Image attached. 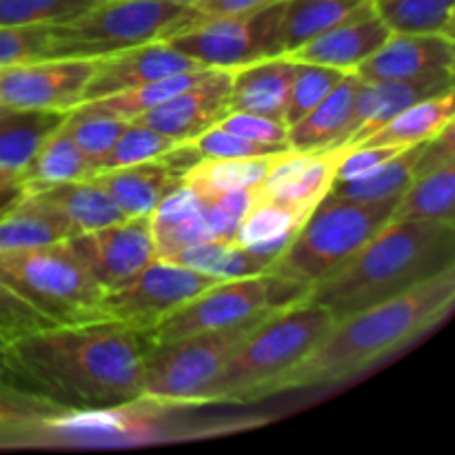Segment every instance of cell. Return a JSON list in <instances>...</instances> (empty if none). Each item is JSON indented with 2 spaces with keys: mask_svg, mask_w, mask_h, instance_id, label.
I'll list each match as a JSON object with an SVG mask.
<instances>
[{
  "mask_svg": "<svg viewBox=\"0 0 455 455\" xmlns=\"http://www.w3.org/2000/svg\"><path fill=\"white\" fill-rule=\"evenodd\" d=\"M345 149L284 151L278 154L265 180L253 189V200H267L305 220L329 194Z\"/></svg>",
  "mask_w": 455,
  "mask_h": 455,
  "instance_id": "14",
  "label": "cell"
},
{
  "mask_svg": "<svg viewBox=\"0 0 455 455\" xmlns=\"http://www.w3.org/2000/svg\"><path fill=\"white\" fill-rule=\"evenodd\" d=\"M176 145V140L156 132V129L145 127L140 123H129L123 136L114 142V147L107 151L105 158L96 164V172H107V169H120L129 167V164L156 160L167 154V151H172Z\"/></svg>",
  "mask_w": 455,
  "mask_h": 455,
  "instance_id": "37",
  "label": "cell"
},
{
  "mask_svg": "<svg viewBox=\"0 0 455 455\" xmlns=\"http://www.w3.org/2000/svg\"><path fill=\"white\" fill-rule=\"evenodd\" d=\"M453 74H435L411 80H363L338 149L360 145L364 138L378 132L407 107L453 92Z\"/></svg>",
  "mask_w": 455,
  "mask_h": 455,
  "instance_id": "16",
  "label": "cell"
},
{
  "mask_svg": "<svg viewBox=\"0 0 455 455\" xmlns=\"http://www.w3.org/2000/svg\"><path fill=\"white\" fill-rule=\"evenodd\" d=\"M22 194L38 187L56 185L67 180H84L93 176V163L83 149L76 145L69 129L62 123L60 129L43 142L31 163L20 172Z\"/></svg>",
  "mask_w": 455,
  "mask_h": 455,
  "instance_id": "28",
  "label": "cell"
},
{
  "mask_svg": "<svg viewBox=\"0 0 455 455\" xmlns=\"http://www.w3.org/2000/svg\"><path fill=\"white\" fill-rule=\"evenodd\" d=\"M253 203V189L227 191V194L200 198V213L207 225L212 240L235 243L240 222L247 216Z\"/></svg>",
  "mask_w": 455,
  "mask_h": 455,
  "instance_id": "42",
  "label": "cell"
},
{
  "mask_svg": "<svg viewBox=\"0 0 455 455\" xmlns=\"http://www.w3.org/2000/svg\"><path fill=\"white\" fill-rule=\"evenodd\" d=\"M65 124L69 129L71 138L76 140V145L93 163V173H96V164L105 158V154L114 147V142L123 136L129 123L127 120L111 118V116L83 114V111L71 109L67 114Z\"/></svg>",
  "mask_w": 455,
  "mask_h": 455,
  "instance_id": "40",
  "label": "cell"
},
{
  "mask_svg": "<svg viewBox=\"0 0 455 455\" xmlns=\"http://www.w3.org/2000/svg\"><path fill=\"white\" fill-rule=\"evenodd\" d=\"M76 234L78 231L56 207L34 196H22L0 213V251L65 243Z\"/></svg>",
  "mask_w": 455,
  "mask_h": 455,
  "instance_id": "23",
  "label": "cell"
},
{
  "mask_svg": "<svg viewBox=\"0 0 455 455\" xmlns=\"http://www.w3.org/2000/svg\"><path fill=\"white\" fill-rule=\"evenodd\" d=\"M278 3V0H200L196 4L198 18H216V16H240V13H251L262 7Z\"/></svg>",
  "mask_w": 455,
  "mask_h": 455,
  "instance_id": "47",
  "label": "cell"
},
{
  "mask_svg": "<svg viewBox=\"0 0 455 455\" xmlns=\"http://www.w3.org/2000/svg\"><path fill=\"white\" fill-rule=\"evenodd\" d=\"M347 71L333 69L324 65H311V62L296 60V74H293L291 89H289L287 109H284V124H293L309 114L318 102L327 98V93L340 83Z\"/></svg>",
  "mask_w": 455,
  "mask_h": 455,
  "instance_id": "38",
  "label": "cell"
},
{
  "mask_svg": "<svg viewBox=\"0 0 455 455\" xmlns=\"http://www.w3.org/2000/svg\"><path fill=\"white\" fill-rule=\"evenodd\" d=\"M373 7L391 31L453 38L455 0H373Z\"/></svg>",
  "mask_w": 455,
  "mask_h": 455,
  "instance_id": "36",
  "label": "cell"
},
{
  "mask_svg": "<svg viewBox=\"0 0 455 455\" xmlns=\"http://www.w3.org/2000/svg\"><path fill=\"white\" fill-rule=\"evenodd\" d=\"M0 274L56 327L109 320L105 291L67 243L0 251Z\"/></svg>",
  "mask_w": 455,
  "mask_h": 455,
  "instance_id": "6",
  "label": "cell"
},
{
  "mask_svg": "<svg viewBox=\"0 0 455 455\" xmlns=\"http://www.w3.org/2000/svg\"><path fill=\"white\" fill-rule=\"evenodd\" d=\"M391 220L455 225V160L413 176L398 198Z\"/></svg>",
  "mask_w": 455,
  "mask_h": 455,
  "instance_id": "27",
  "label": "cell"
},
{
  "mask_svg": "<svg viewBox=\"0 0 455 455\" xmlns=\"http://www.w3.org/2000/svg\"><path fill=\"white\" fill-rule=\"evenodd\" d=\"M3 378H4V354L3 349H0V382H3Z\"/></svg>",
  "mask_w": 455,
  "mask_h": 455,
  "instance_id": "50",
  "label": "cell"
},
{
  "mask_svg": "<svg viewBox=\"0 0 455 455\" xmlns=\"http://www.w3.org/2000/svg\"><path fill=\"white\" fill-rule=\"evenodd\" d=\"M93 4L96 0H0V27L60 25Z\"/></svg>",
  "mask_w": 455,
  "mask_h": 455,
  "instance_id": "39",
  "label": "cell"
},
{
  "mask_svg": "<svg viewBox=\"0 0 455 455\" xmlns=\"http://www.w3.org/2000/svg\"><path fill=\"white\" fill-rule=\"evenodd\" d=\"M449 269H455V225L389 220L340 269L311 287L309 302L342 320Z\"/></svg>",
  "mask_w": 455,
  "mask_h": 455,
  "instance_id": "3",
  "label": "cell"
},
{
  "mask_svg": "<svg viewBox=\"0 0 455 455\" xmlns=\"http://www.w3.org/2000/svg\"><path fill=\"white\" fill-rule=\"evenodd\" d=\"M302 218L267 200H253L247 216L240 222L235 243L274 265L296 235Z\"/></svg>",
  "mask_w": 455,
  "mask_h": 455,
  "instance_id": "32",
  "label": "cell"
},
{
  "mask_svg": "<svg viewBox=\"0 0 455 455\" xmlns=\"http://www.w3.org/2000/svg\"><path fill=\"white\" fill-rule=\"evenodd\" d=\"M218 283L213 275L156 258L136 278L105 293V314L133 331L149 333L185 302Z\"/></svg>",
  "mask_w": 455,
  "mask_h": 455,
  "instance_id": "10",
  "label": "cell"
},
{
  "mask_svg": "<svg viewBox=\"0 0 455 455\" xmlns=\"http://www.w3.org/2000/svg\"><path fill=\"white\" fill-rule=\"evenodd\" d=\"M69 111L4 109L0 114V167L22 172Z\"/></svg>",
  "mask_w": 455,
  "mask_h": 455,
  "instance_id": "26",
  "label": "cell"
},
{
  "mask_svg": "<svg viewBox=\"0 0 455 455\" xmlns=\"http://www.w3.org/2000/svg\"><path fill=\"white\" fill-rule=\"evenodd\" d=\"M455 269L382 305L336 320L305 360L271 382L262 398L345 382L438 327L453 309Z\"/></svg>",
  "mask_w": 455,
  "mask_h": 455,
  "instance_id": "2",
  "label": "cell"
},
{
  "mask_svg": "<svg viewBox=\"0 0 455 455\" xmlns=\"http://www.w3.org/2000/svg\"><path fill=\"white\" fill-rule=\"evenodd\" d=\"M53 25L0 27V69L25 62L47 60Z\"/></svg>",
  "mask_w": 455,
  "mask_h": 455,
  "instance_id": "43",
  "label": "cell"
},
{
  "mask_svg": "<svg viewBox=\"0 0 455 455\" xmlns=\"http://www.w3.org/2000/svg\"><path fill=\"white\" fill-rule=\"evenodd\" d=\"M218 127L225 132L243 136L247 140L262 142V145H287V124L283 120L267 118V116L249 114V111H229L225 118L218 123Z\"/></svg>",
  "mask_w": 455,
  "mask_h": 455,
  "instance_id": "45",
  "label": "cell"
},
{
  "mask_svg": "<svg viewBox=\"0 0 455 455\" xmlns=\"http://www.w3.org/2000/svg\"><path fill=\"white\" fill-rule=\"evenodd\" d=\"M229 92L231 71L209 69L198 83L182 89L163 105L133 118L132 123L145 124L169 136L178 145H185L207 129L216 127L229 114Z\"/></svg>",
  "mask_w": 455,
  "mask_h": 455,
  "instance_id": "15",
  "label": "cell"
},
{
  "mask_svg": "<svg viewBox=\"0 0 455 455\" xmlns=\"http://www.w3.org/2000/svg\"><path fill=\"white\" fill-rule=\"evenodd\" d=\"M395 204L398 198L358 203L327 194L269 271L314 287L340 269L391 220Z\"/></svg>",
  "mask_w": 455,
  "mask_h": 455,
  "instance_id": "5",
  "label": "cell"
},
{
  "mask_svg": "<svg viewBox=\"0 0 455 455\" xmlns=\"http://www.w3.org/2000/svg\"><path fill=\"white\" fill-rule=\"evenodd\" d=\"M198 20L194 7L169 0H105L71 20L53 25L49 58L111 56L138 44L164 40Z\"/></svg>",
  "mask_w": 455,
  "mask_h": 455,
  "instance_id": "7",
  "label": "cell"
},
{
  "mask_svg": "<svg viewBox=\"0 0 455 455\" xmlns=\"http://www.w3.org/2000/svg\"><path fill=\"white\" fill-rule=\"evenodd\" d=\"M22 198V176L20 172L0 167V213Z\"/></svg>",
  "mask_w": 455,
  "mask_h": 455,
  "instance_id": "48",
  "label": "cell"
},
{
  "mask_svg": "<svg viewBox=\"0 0 455 455\" xmlns=\"http://www.w3.org/2000/svg\"><path fill=\"white\" fill-rule=\"evenodd\" d=\"M280 16L283 0L240 16L198 18L185 29L167 36L164 43L209 69L231 71L265 58L283 56L278 38Z\"/></svg>",
  "mask_w": 455,
  "mask_h": 455,
  "instance_id": "9",
  "label": "cell"
},
{
  "mask_svg": "<svg viewBox=\"0 0 455 455\" xmlns=\"http://www.w3.org/2000/svg\"><path fill=\"white\" fill-rule=\"evenodd\" d=\"M92 180L107 191L124 218L151 216L156 207L182 185V178L172 172L163 156L129 167L96 172Z\"/></svg>",
  "mask_w": 455,
  "mask_h": 455,
  "instance_id": "20",
  "label": "cell"
},
{
  "mask_svg": "<svg viewBox=\"0 0 455 455\" xmlns=\"http://www.w3.org/2000/svg\"><path fill=\"white\" fill-rule=\"evenodd\" d=\"M169 3L182 4V7H196V4H198L200 0H169Z\"/></svg>",
  "mask_w": 455,
  "mask_h": 455,
  "instance_id": "49",
  "label": "cell"
},
{
  "mask_svg": "<svg viewBox=\"0 0 455 455\" xmlns=\"http://www.w3.org/2000/svg\"><path fill=\"white\" fill-rule=\"evenodd\" d=\"M389 34L391 29L376 13L373 0H364L349 18L298 47L289 58L340 71H355L389 38Z\"/></svg>",
  "mask_w": 455,
  "mask_h": 455,
  "instance_id": "19",
  "label": "cell"
},
{
  "mask_svg": "<svg viewBox=\"0 0 455 455\" xmlns=\"http://www.w3.org/2000/svg\"><path fill=\"white\" fill-rule=\"evenodd\" d=\"M4 109H7V107H4V105H3V102H0V114H3V111H4Z\"/></svg>",
  "mask_w": 455,
  "mask_h": 455,
  "instance_id": "51",
  "label": "cell"
},
{
  "mask_svg": "<svg viewBox=\"0 0 455 455\" xmlns=\"http://www.w3.org/2000/svg\"><path fill=\"white\" fill-rule=\"evenodd\" d=\"M209 71V67L196 71H185V74L169 76V78L156 80V83L140 84V87L127 89V92L111 93V96L98 98V100L80 102L74 111H83V114H96V116H111V118L127 120L132 123L138 116L147 114L154 107L163 105L164 100H169L172 96L180 93L182 89L191 87L194 83H198L204 74Z\"/></svg>",
  "mask_w": 455,
  "mask_h": 455,
  "instance_id": "33",
  "label": "cell"
},
{
  "mask_svg": "<svg viewBox=\"0 0 455 455\" xmlns=\"http://www.w3.org/2000/svg\"><path fill=\"white\" fill-rule=\"evenodd\" d=\"M422 145H413L395 154L380 167L369 172L367 176L355 178V180L333 182L329 194L338 198L358 200V203H376V200L400 198L403 191L407 189L409 182L413 180L416 173V163L422 154Z\"/></svg>",
  "mask_w": 455,
  "mask_h": 455,
  "instance_id": "35",
  "label": "cell"
},
{
  "mask_svg": "<svg viewBox=\"0 0 455 455\" xmlns=\"http://www.w3.org/2000/svg\"><path fill=\"white\" fill-rule=\"evenodd\" d=\"M96 60L47 58L0 69V102L9 109L71 111L83 102Z\"/></svg>",
  "mask_w": 455,
  "mask_h": 455,
  "instance_id": "13",
  "label": "cell"
},
{
  "mask_svg": "<svg viewBox=\"0 0 455 455\" xmlns=\"http://www.w3.org/2000/svg\"><path fill=\"white\" fill-rule=\"evenodd\" d=\"M96 3H105V0H96Z\"/></svg>",
  "mask_w": 455,
  "mask_h": 455,
  "instance_id": "52",
  "label": "cell"
},
{
  "mask_svg": "<svg viewBox=\"0 0 455 455\" xmlns=\"http://www.w3.org/2000/svg\"><path fill=\"white\" fill-rule=\"evenodd\" d=\"M293 74H296V60L289 56L265 58L231 69L229 111H249V114L283 120Z\"/></svg>",
  "mask_w": 455,
  "mask_h": 455,
  "instance_id": "21",
  "label": "cell"
},
{
  "mask_svg": "<svg viewBox=\"0 0 455 455\" xmlns=\"http://www.w3.org/2000/svg\"><path fill=\"white\" fill-rule=\"evenodd\" d=\"M145 333L116 320L49 327L4 347L3 385L62 416L145 403Z\"/></svg>",
  "mask_w": 455,
  "mask_h": 455,
  "instance_id": "1",
  "label": "cell"
},
{
  "mask_svg": "<svg viewBox=\"0 0 455 455\" xmlns=\"http://www.w3.org/2000/svg\"><path fill=\"white\" fill-rule=\"evenodd\" d=\"M169 262L189 267V269L213 275L218 280L251 278V275H262L271 269V262L258 253L240 247L238 243H222V240L194 244V247L169 258Z\"/></svg>",
  "mask_w": 455,
  "mask_h": 455,
  "instance_id": "34",
  "label": "cell"
},
{
  "mask_svg": "<svg viewBox=\"0 0 455 455\" xmlns=\"http://www.w3.org/2000/svg\"><path fill=\"white\" fill-rule=\"evenodd\" d=\"M453 38L443 34H404L389 38L355 69L363 80H411L435 74H455Z\"/></svg>",
  "mask_w": 455,
  "mask_h": 455,
  "instance_id": "18",
  "label": "cell"
},
{
  "mask_svg": "<svg viewBox=\"0 0 455 455\" xmlns=\"http://www.w3.org/2000/svg\"><path fill=\"white\" fill-rule=\"evenodd\" d=\"M275 311H260L234 327L196 333L145 349V403L200 404L209 382L244 340Z\"/></svg>",
  "mask_w": 455,
  "mask_h": 455,
  "instance_id": "8",
  "label": "cell"
},
{
  "mask_svg": "<svg viewBox=\"0 0 455 455\" xmlns=\"http://www.w3.org/2000/svg\"><path fill=\"white\" fill-rule=\"evenodd\" d=\"M151 235L160 260L212 240L200 213L198 196L182 185L173 189L151 213Z\"/></svg>",
  "mask_w": 455,
  "mask_h": 455,
  "instance_id": "24",
  "label": "cell"
},
{
  "mask_svg": "<svg viewBox=\"0 0 455 455\" xmlns=\"http://www.w3.org/2000/svg\"><path fill=\"white\" fill-rule=\"evenodd\" d=\"M260 311H275L269 300L267 274L220 280L156 324L149 333H145V340L147 345H167L196 333L234 327Z\"/></svg>",
  "mask_w": 455,
  "mask_h": 455,
  "instance_id": "11",
  "label": "cell"
},
{
  "mask_svg": "<svg viewBox=\"0 0 455 455\" xmlns=\"http://www.w3.org/2000/svg\"><path fill=\"white\" fill-rule=\"evenodd\" d=\"M191 145L198 151L200 158H265V156L289 151V147L283 145H262V142L247 140V138L225 132L218 124L194 138Z\"/></svg>",
  "mask_w": 455,
  "mask_h": 455,
  "instance_id": "44",
  "label": "cell"
},
{
  "mask_svg": "<svg viewBox=\"0 0 455 455\" xmlns=\"http://www.w3.org/2000/svg\"><path fill=\"white\" fill-rule=\"evenodd\" d=\"M453 92L443 96L427 98L400 111L395 118L382 124L378 132L364 138L360 145H378V147H407L420 145L443 132L449 123H453Z\"/></svg>",
  "mask_w": 455,
  "mask_h": 455,
  "instance_id": "29",
  "label": "cell"
},
{
  "mask_svg": "<svg viewBox=\"0 0 455 455\" xmlns=\"http://www.w3.org/2000/svg\"><path fill=\"white\" fill-rule=\"evenodd\" d=\"M22 196H34V198L56 207L78 234L124 220L123 212L116 207L114 200L92 178L38 187V189L25 191Z\"/></svg>",
  "mask_w": 455,
  "mask_h": 455,
  "instance_id": "25",
  "label": "cell"
},
{
  "mask_svg": "<svg viewBox=\"0 0 455 455\" xmlns=\"http://www.w3.org/2000/svg\"><path fill=\"white\" fill-rule=\"evenodd\" d=\"M49 327H56V324L44 318L36 307H31L0 274V349L20 340L22 336Z\"/></svg>",
  "mask_w": 455,
  "mask_h": 455,
  "instance_id": "41",
  "label": "cell"
},
{
  "mask_svg": "<svg viewBox=\"0 0 455 455\" xmlns=\"http://www.w3.org/2000/svg\"><path fill=\"white\" fill-rule=\"evenodd\" d=\"M105 293L136 278L158 258L151 235V216L124 218L100 229L65 240Z\"/></svg>",
  "mask_w": 455,
  "mask_h": 455,
  "instance_id": "12",
  "label": "cell"
},
{
  "mask_svg": "<svg viewBox=\"0 0 455 455\" xmlns=\"http://www.w3.org/2000/svg\"><path fill=\"white\" fill-rule=\"evenodd\" d=\"M196 69H204V67L194 58L173 49L164 40L138 44V47L124 49V52L111 53V56L96 58V67H93V76L87 89H84L83 102L98 100V98L111 96V93L127 92V89L140 87V84Z\"/></svg>",
  "mask_w": 455,
  "mask_h": 455,
  "instance_id": "17",
  "label": "cell"
},
{
  "mask_svg": "<svg viewBox=\"0 0 455 455\" xmlns=\"http://www.w3.org/2000/svg\"><path fill=\"white\" fill-rule=\"evenodd\" d=\"M360 78L355 71H347L340 83L327 93L323 102L314 107L298 123L287 127V145L293 151H327L338 149L345 136L347 123L354 111Z\"/></svg>",
  "mask_w": 455,
  "mask_h": 455,
  "instance_id": "22",
  "label": "cell"
},
{
  "mask_svg": "<svg viewBox=\"0 0 455 455\" xmlns=\"http://www.w3.org/2000/svg\"><path fill=\"white\" fill-rule=\"evenodd\" d=\"M284 154V151H283ZM275 156L265 158H200L182 176V187L198 198L227 194L238 189H256L265 180Z\"/></svg>",
  "mask_w": 455,
  "mask_h": 455,
  "instance_id": "31",
  "label": "cell"
},
{
  "mask_svg": "<svg viewBox=\"0 0 455 455\" xmlns=\"http://www.w3.org/2000/svg\"><path fill=\"white\" fill-rule=\"evenodd\" d=\"M363 3L364 0H283L278 31L283 56L349 18Z\"/></svg>",
  "mask_w": 455,
  "mask_h": 455,
  "instance_id": "30",
  "label": "cell"
},
{
  "mask_svg": "<svg viewBox=\"0 0 455 455\" xmlns=\"http://www.w3.org/2000/svg\"><path fill=\"white\" fill-rule=\"evenodd\" d=\"M400 147H378V145H355L345 149L340 163L336 167V180H355V178L367 176L369 172L380 167L395 154H400Z\"/></svg>",
  "mask_w": 455,
  "mask_h": 455,
  "instance_id": "46",
  "label": "cell"
},
{
  "mask_svg": "<svg viewBox=\"0 0 455 455\" xmlns=\"http://www.w3.org/2000/svg\"><path fill=\"white\" fill-rule=\"evenodd\" d=\"M336 320L315 302L289 307L267 318L240 345L204 389L203 403H253L267 387L315 349Z\"/></svg>",
  "mask_w": 455,
  "mask_h": 455,
  "instance_id": "4",
  "label": "cell"
}]
</instances>
